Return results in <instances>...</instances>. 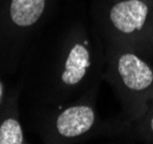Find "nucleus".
I'll return each instance as SVG.
<instances>
[{"label":"nucleus","instance_id":"423d86ee","mask_svg":"<svg viewBox=\"0 0 153 144\" xmlns=\"http://www.w3.org/2000/svg\"><path fill=\"white\" fill-rule=\"evenodd\" d=\"M23 142L22 129L14 119H7L0 126V144H21Z\"/></svg>","mask_w":153,"mask_h":144},{"label":"nucleus","instance_id":"39448f33","mask_svg":"<svg viewBox=\"0 0 153 144\" xmlns=\"http://www.w3.org/2000/svg\"><path fill=\"white\" fill-rule=\"evenodd\" d=\"M45 7V0H12L10 17L21 27H28L37 22Z\"/></svg>","mask_w":153,"mask_h":144},{"label":"nucleus","instance_id":"0eeeda50","mask_svg":"<svg viewBox=\"0 0 153 144\" xmlns=\"http://www.w3.org/2000/svg\"><path fill=\"white\" fill-rule=\"evenodd\" d=\"M151 127H152V130H153V118H152V121H151Z\"/></svg>","mask_w":153,"mask_h":144},{"label":"nucleus","instance_id":"f257e3e1","mask_svg":"<svg viewBox=\"0 0 153 144\" xmlns=\"http://www.w3.org/2000/svg\"><path fill=\"white\" fill-rule=\"evenodd\" d=\"M149 8L139 0H126L116 4L111 10V21L116 29L130 34L143 28Z\"/></svg>","mask_w":153,"mask_h":144},{"label":"nucleus","instance_id":"7ed1b4c3","mask_svg":"<svg viewBox=\"0 0 153 144\" xmlns=\"http://www.w3.org/2000/svg\"><path fill=\"white\" fill-rule=\"evenodd\" d=\"M94 121V113L88 106H74L62 112L56 120L59 133L66 137L82 135L91 128Z\"/></svg>","mask_w":153,"mask_h":144},{"label":"nucleus","instance_id":"f03ea898","mask_svg":"<svg viewBox=\"0 0 153 144\" xmlns=\"http://www.w3.org/2000/svg\"><path fill=\"white\" fill-rule=\"evenodd\" d=\"M119 73L131 90H144L153 82L151 68L134 54H123L119 59Z\"/></svg>","mask_w":153,"mask_h":144},{"label":"nucleus","instance_id":"20e7f679","mask_svg":"<svg viewBox=\"0 0 153 144\" xmlns=\"http://www.w3.org/2000/svg\"><path fill=\"white\" fill-rule=\"evenodd\" d=\"M89 52L83 45H75L66 61L65 72L62 74V81L66 84L73 85L78 83L85 75L86 68L89 67Z\"/></svg>","mask_w":153,"mask_h":144}]
</instances>
